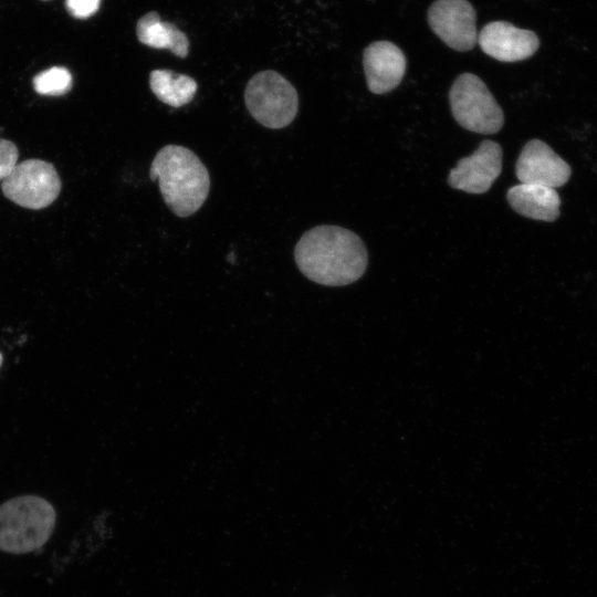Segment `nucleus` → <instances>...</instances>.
<instances>
[{
	"label": "nucleus",
	"mask_w": 597,
	"mask_h": 597,
	"mask_svg": "<svg viewBox=\"0 0 597 597\" xmlns=\"http://www.w3.org/2000/svg\"><path fill=\"white\" fill-rule=\"evenodd\" d=\"M19 150L11 140L0 138V181H2L18 164Z\"/></svg>",
	"instance_id": "dca6fc26"
},
{
	"label": "nucleus",
	"mask_w": 597,
	"mask_h": 597,
	"mask_svg": "<svg viewBox=\"0 0 597 597\" xmlns=\"http://www.w3.org/2000/svg\"><path fill=\"white\" fill-rule=\"evenodd\" d=\"M33 87L41 95L60 96L72 88V75L65 67L53 66L33 77Z\"/></svg>",
	"instance_id": "2eb2a0df"
},
{
	"label": "nucleus",
	"mask_w": 597,
	"mask_h": 597,
	"mask_svg": "<svg viewBox=\"0 0 597 597\" xmlns=\"http://www.w3.org/2000/svg\"><path fill=\"white\" fill-rule=\"evenodd\" d=\"M136 35L142 44L169 50L180 59L189 54L188 36L174 23L163 21L156 11H149L138 19Z\"/></svg>",
	"instance_id": "ddd939ff"
},
{
	"label": "nucleus",
	"mask_w": 597,
	"mask_h": 597,
	"mask_svg": "<svg viewBox=\"0 0 597 597\" xmlns=\"http://www.w3.org/2000/svg\"><path fill=\"white\" fill-rule=\"evenodd\" d=\"M1 189L12 202L39 210L57 198L61 179L52 164L41 159H27L13 167L2 180Z\"/></svg>",
	"instance_id": "423d86ee"
},
{
	"label": "nucleus",
	"mask_w": 597,
	"mask_h": 597,
	"mask_svg": "<svg viewBox=\"0 0 597 597\" xmlns=\"http://www.w3.org/2000/svg\"><path fill=\"white\" fill-rule=\"evenodd\" d=\"M478 43L488 55L502 62H517L532 56L540 45L531 30L514 27L507 21H493L482 28Z\"/></svg>",
	"instance_id": "9d476101"
},
{
	"label": "nucleus",
	"mask_w": 597,
	"mask_h": 597,
	"mask_svg": "<svg viewBox=\"0 0 597 597\" xmlns=\"http://www.w3.org/2000/svg\"><path fill=\"white\" fill-rule=\"evenodd\" d=\"M506 198L510 206L524 217L554 221L559 216L561 199L554 188L521 182L509 189Z\"/></svg>",
	"instance_id": "f8f14e48"
},
{
	"label": "nucleus",
	"mask_w": 597,
	"mask_h": 597,
	"mask_svg": "<svg viewBox=\"0 0 597 597\" xmlns=\"http://www.w3.org/2000/svg\"><path fill=\"white\" fill-rule=\"evenodd\" d=\"M451 112L463 128L495 134L504 124L502 108L485 83L472 73H463L453 82L450 94Z\"/></svg>",
	"instance_id": "39448f33"
},
{
	"label": "nucleus",
	"mask_w": 597,
	"mask_h": 597,
	"mask_svg": "<svg viewBox=\"0 0 597 597\" xmlns=\"http://www.w3.org/2000/svg\"><path fill=\"white\" fill-rule=\"evenodd\" d=\"M56 513L50 502L35 495L13 498L0 505V549L25 554L51 537Z\"/></svg>",
	"instance_id": "7ed1b4c3"
},
{
	"label": "nucleus",
	"mask_w": 597,
	"mask_h": 597,
	"mask_svg": "<svg viewBox=\"0 0 597 597\" xmlns=\"http://www.w3.org/2000/svg\"><path fill=\"white\" fill-rule=\"evenodd\" d=\"M1 364H2V355L0 353V366H1Z\"/></svg>",
	"instance_id": "a211bd4d"
},
{
	"label": "nucleus",
	"mask_w": 597,
	"mask_h": 597,
	"mask_svg": "<svg viewBox=\"0 0 597 597\" xmlns=\"http://www.w3.org/2000/svg\"><path fill=\"white\" fill-rule=\"evenodd\" d=\"M101 0H65L67 12L76 19H87L100 9Z\"/></svg>",
	"instance_id": "f3484780"
},
{
	"label": "nucleus",
	"mask_w": 597,
	"mask_h": 597,
	"mask_svg": "<svg viewBox=\"0 0 597 597\" xmlns=\"http://www.w3.org/2000/svg\"><path fill=\"white\" fill-rule=\"evenodd\" d=\"M44 1H48V0H44Z\"/></svg>",
	"instance_id": "6ab92c4d"
},
{
	"label": "nucleus",
	"mask_w": 597,
	"mask_h": 597,
	"mask_svg": "<svg viewBox=\"0 0 597 597\" xmlns=\"http://www.w3.org/2000/svg\"><path fill=\"white\" fill-rule=\"evenodd\" d=\"M431 30L451 49L465 52L478 42L476 14L467 0H437L428 10Z\"/></svg>",
	"instance_id": "0eeeda50"
},
{
	"label": "nucleus",
	"mask_w": 597,
	"mask_h": 597,
	"mask_svg": "<svg viewBox=\"0 0 597 597\" xmlns=\"http://www.w3.org/2000/svg\"><path fill=\"white\" fill-rule=\"evenodd\" d=\"M149 177L158 184L166 206L187 218L205 203L210 190L209 171L189 148L166 145L154 157Z\"/></svg>",
	"instance_id": "f03ea898"
},
{
	"label": "nucleus",
	"mask_w": 597,
	"mask_h": 597,
	"mask_svg": "<svg viewBox=\"0 0 597 597\" xmlns=\"http://www.w3.org/2000/svg\"><path fill=\"white\" fill-rule=\"evenodd\" d=\"M363 64L367 86L375 94L394 90L406 72V57L392 42L376 41L369 44L363 54Z\"/></svg>",
	"instance_id": "9b49d317"
},
{
	"label": "nucleus",
	"mask_w": 597,
	"mask_h": 597,
	"mask_svg": "<svg viewBox=\"0 0 597 597\" xmlns=\"http://www.w3.org/2000/svg\"><path fill=\"white\" fill-rule=\"evenodd\" d=\"M521 182L557 188L570 177V167L547 144L532 139L523 147L516 165Z\"/></svg>",
	"instance_id": "1a4fd4ad"
},
{
	"label": "nucleus",
	"mask_w": 597,
	"mask_h": 597,
	"mask_svg": "<svg viewBox=\"0 0 597 597\" xmlns=\"http://www.w3.org/2000/svg\"><path fill=\"white\" fill-rule=\"evenodd\" d=\"M149 87L160 102L171 107H181L192 101L198 84L189 75L157 69L149 74Z\"/></svg>",
	"instance_id": "4468645a"
},
{
	"label": "nucleus",
	"mask_w": 597,
	"mask_h": 597,
	"mask_svg": "<svg viewBox=\"0 0 597 597\" xmlns=\"http://www.w3.org/2000/svg\"><path fill=\"white\" fill-rule=\"evenodd\" d=\"M294 258L311 281L342 286L357 281L368 263L367 250L354 232L338 226H317L297 241Z\"/></svg>",
	"instance_id": "f257e3e1"
},
{
	"label": "nucleus",
	"mask_w": 597,
	"mask_h": 597,
	"mask_svg": "<svg viewBox=\"0 0 597 597\" xmlns=\"http://www.w3.org/2000/svg\"><path fill=\"white\" fill-rule=\"evenodd\" d=\"M503 151L493 140H483L470 156L460 159L450 171L449 185L469 193H483L490 189L502 170Z\"/></svg>",
	"instance_id": "6e6552de"
},
{
	"label": "nucleus",
	"mask_w": 597,
	"mask_h": 597,
	"mask_svg": "<svg viewBox=\"0 0 597 597\" xmlns=\"http://www.w3.org/2000/svg\"><path fill=\"white\" fill-rule=\"evenodd\" d=\"M244 102L250 115L271 129L290 125L298 111L295 87L273 70L261 71L249 80Z\"/></svg>",
	"instance_id": "20e7f679"
}]
</instances>
